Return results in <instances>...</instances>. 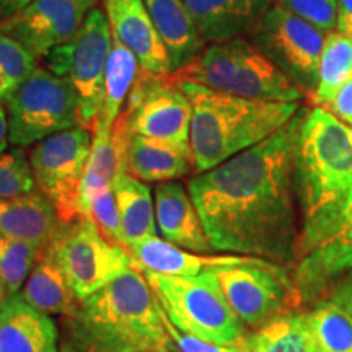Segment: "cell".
I'll list each match as a JSON object with an SVG mask.
<instances>
[{"mask_svg": "<svg viewBox=\"0 0 352 352\" xmlns=\"http://www.w3.org/2000/svg\"><path fill=\"white\" fill-rule=\"evenodd\" d=\"M307 109L264 142L189 182V195L215 253L256 256L294 271L302 220L294 157Z\"/></svg>", "mask_w": 352, "mask_h": 352, "instance_id": "1", "label": "cell"}, {"mask_svg": "<svg viewBox=\"0 0 352 352\" xmlns=\"http://www.w3.org/2000/svg\"><path fill=\"white\" fill-rule=\"evenodd\" d=\"M294 186L302 220V258L331 239L352 199V126L321 107L307 109L303 118Z\"/></svg>", "mask_w": 352, "mask_h": 352, "instance_id": "2", "label": "cell"}, {"mask_svg": "<svg viewBox=\"0 0 352 352\" xmlns=\"http://www.w3.org/2000/svg\"><path fill=\"white\" fill-rule=\"evenodd\" d=\"M65 328L76 352L175 351L164 308L139 266L77 300Z\"/></svg>", "mask_w": 352, "mask_h": 352, "instance_id": "3", "label": "cell"}, {"mask_svg": "<svg viewBox=\"0 0 352 352\" xmlns=\"http://www.w3.org/2000/svg\"><path fill=\"white\" fill-rule=\"evenodd\" d=\"M192 108L191 153L196 173L264 142L298 113V103H272L179 80Z\"/></svg>", "mask_w": 352, "mask_h": 352, "instance_id": "4", "label": "cell"}, {"mask_svg": "<svg viewBox=\"0 0 352 352\" xmlns=\"http://www.w3.org/2000/svg\"><path fill=\"white\" fill-rule=\"evenodd\" d=\"M178 80L199 83L215 91L241 98L298 103L305 94L254 46L252 39L236 38L208 44L199 56L175 74Z\"/></svg>", "mask_w": 352, "mask_h": 352, "instance_id": "5", "label": "cell"}, {"mask_svg": "<svg viewBox=\"0 0 352 352\" xmlns=\"http://www.w3.org/2000/svg\"><path fill=\"white\" fill-rule=\"evenodd\" d=\"M208 270L246 329H258L300 307L294 271L256 256L219 254Z\"/></svg>", "mask_w": 352, "mask_h": 352, "instance_id": "6", "label": "cell"}, {"mask_svg": "<svg viewBox=\"0 0 352 352\" xmlns=\"http://www.w3.org/2000/svg\"><path fill=\"white\" fill-rule=\"evenodd\" d=\"M175 328L220 346L245 341L246 328L228 305L208 267L197 276L178 277L142 271Z\"/></svg>", "mask_w": 352, "mask_h": 352, "instance_id": "7", "label": "cell"}, {"mask_svg": "<svg viewBox=\"0 0 352 352\" xmlns=\"http://www.w3.org/2000/svg\"><path fill=\"white\" fill-rule=\"evenodd\" d=\"M47 250L63 270L77 300H82L135 267L126 248L109 241L87 215L63 222Z\"/></svg>", "mask_w": 352, "mask_h": 352, "instance_id": "8", "label": "cell"}, {"mask_svg": "<svg viewBox=\"0 0 352 352\" xmlns=\"http://www.w3.org/2000/svg\"><path fill=\"white\" fill-rule=\"evenodd\" d=\"M111 47L113 33L107 13L95 7L76 36L46 56V67L76 91L80 126L88 131H94L98 120Z\"/></svg>", "mask_w": 352, "mask_h": 352, "instance_id": "9", "label": "cell"}, {"mask_svg": "<svg viewBox=\"0 0 352 352\" xmlns=\"http://www.w3.org/2000/svg\"><path fill=\"white\" fill-rule=\"evenodd\" d=\"M3 104L13 147H32L57 132L80 126L76 91L47 67L38 65Z\"/></svg>", "mask_w": 352, "mask_h": 352, "instance_id": "10", "label": "cell"}, {"mask_svg": "<svg viewBox=\"0 0 352 352\" xmlns=\"http://www.w3.org/2000/svg\"><path fill=\"white\" fill-rule=\"evenodd\" d=\"M122 113L131 134L168 144L192 157V108L175 76L140 69Z\"/></svg>", "mask_w": 352, "mask_h": 352, "instance_id": "11", "label": "cell"}, {"mask_svg": "<svg viewBox=\"0 0 352 352\" xmlns=\"http://www.w3.org/2000/svg\"><path fill=\"white\" fill-rule=\"evenodd\" d=\"M91 139V131L76 126L39 140L28 152L38 191L51 201L63 222L80 215V191Z\"/></svg>", "mask_w": 352, "mask_h": 352, "instance_id": "12", "label": "cell"}, {"mask_svg": "<svg viewBox=\"0 0 352 352\" xmlns=\"http://www.w3.org/2000/svg\"><path fill=\"white\" fill-rule=\"evenodd\" d=\"M327 36V32L294 15L279 3H272L250 38L303 94H315Z\"/></svg>", "mask_w": 352, "mask_h": 352, "instance_id": "13", "label": "cell"}, {"mask_svg": "<svg viewBox=\"0 0 352 352\" xmlns=\"http://www.w3.org/2000/svg\"><path fill=\"white\" fill-rule=\"evenodd\" d=\"M98 0H32L19 13L3 19L0 32L19 41L36 59L76 36Z\"/></svg>", "mask_w": 352, "mask_h": 352, "instance_id": "14", "label": "cell"}, {"mask_svg": "<svg viewBox=\"0 0 352 352\" xmlns=\"http://www.w3.org/2000/svg\"><path fill=\"white\" fill-rule=\"evenodd\" d=\"M352 271V199L328 241L298 259L294 267L302 305L311 307Z\"/></svg>", "mask_w": 352, "mask_h": 352, "instance_id": "15", "label": "cell"}, {"mask_svg": "<svg viewBox=\"0 0 352 352\" xmlns=\"http://www.w3.org/2000/svg\"><path fill=\"white\" fill-rule=\"evenodd\" d=\"M103 6L113 36L138 57L140 67L158 76H175L144 0H103Z\"/></svg>", "mask_w": 352, "mask_h": 352, "instance_id": "16", "label": "cell"}, {"mask_svg": "<svg viewBox=\"0 0 352 352\" xmlns=\"http://www.w3.org/2000/svg\"><path fill=\"white\" fill-rule=\"evenodd\" d=\"M155 220L157 230L170 243L197 254L215 253L195 201L182 183H158Z\"/></svg>", "mask_w": 352, "mask_h": 352, "instance_id": "17", "label": "cell"}, {"mask_svg": "<svg viewBox=\"0 0 352 352\" xmlns=\"http://www.w3.org/2000/svg\"><path fill=\"white\" fill-rule=\"evenodd\" d=\"M206 44L252 36L272 0H184Z\"/></svg>", "mask_w": 352, "mask_h": 352, "instance_id": "18", "label": "cell"}, {"mask_svg": "<svg viewBox=\"0 0 352 352\" xmlns=\"http://www.w3.org/2000/svg\"><path fill=\"white\" fill-rule=\"evenodd\" d=\"M59 333L50 315L33 308L20 294L0 305V352H59Z\"/></svg>", "mask_w": 352, "mask_h": 352, "instance_id": "19", "label": "cell"}, {"mask_svg": "<svg viewBox=\"0 0 352 352\" xmlns=\"http://www.w3.org/2000/svg\"><path fill=\"white\" fill-rule=\"evenodd\" d=\"M144 3L168 51L173 74L182 72L208 46L186 3L184 0H144Z\"/></svg>", "mask_w": 352, "mask_h": 352, "instance_id": "20", "label": "cell"}, {"mask_svg": "<svg viewBox=\"0 0 352 352\" xmlns=\"http://www.w3.org/2000/svg\"><path fill=\"white\" fill-rule=\"evenodd\" d=\"M59 223L54 206L39 191L0 199V235L47 246Z\"/></svg>", "mask_w": 352, "mask_h": 352, "instance_id": "21", "label": "cell"}, {"mask_svg": "<svg viewBox=\"0 0 352 352\" xmlns=\"http://www.w3.org/2000/svg\"><path fill=\"white\" fill-rule=\"evenodd\" d=\"M308 315L318 352H352V277L324 294Z\"/></svg>", "mask_w": 352, "mask_h": 352, "instance_id": "22", "label": "cell"}, {"mask_svg": "<svg viewBox=\"0 0 352 352\" xmlns=\"http://www.w3.org/2000/svg\"><path fill=\"white\" fill-rule=\"evenodd\" d=\"M195 170L192 157L142 135L131 134L127 145L126 173L144 183L178 182Z\"/></svg>", "mask_w": 352, "mask_h": 352, "instance_id": "23", "label": "cell"}, {"mask_svg": "<svg viewBox=\"0 0 352 352\" xmlns=\"http://www.w3.org/2000/svg\"><path fill=\"white\" fill-rule=\"evenodd\" d=\"M113 191L120 209L127 252L132 246L157 236L155 204L151 188L134 176L121 173L114 179Z\"/></svg>", "mask_w": 352, "mask_h": 352, "instance_id": "24", "label": "cell"}, {"mask_svg": "<svg viewBox=\"0 0 352 352\" xmlns=\"http://www.w3.org/2000/svg\"><path fill=\"white\" fill-rule=\"evenodd\" d=\"M19 294L26 303L46 315L65 316L77 303L76 294L47 246Z\"/></svg>", "mask_w": 352, "mask_h": 352, "instance_id": "25", "label": "cell"}, {"mask_svg": "<svg viewBox=\"0 0 352 352\" xmlns=\"http://www.w3.org/2000/svg\"><path fill=\"white\" fill-rule=\"evenodd\" d=\"M243 344L250 352H318L308 310L277 316L246 334Z\"/></svg>", "mask_w": 352, "mask_h": 352, "instance_id": "26", "label": "cell"}, {"mask_svg": "<svg viewBox=\"0 0 352 352\" xmlns=\"http://www.w3.org/2000/svg\"><path fill=\"white\" fill-rule=\"evenodd\" d=\"M129 253L142 271L178 277L201 274L217 259L214 254L191 253L158 236L132 246Z\"/></svg>", "mask_w": 352, "mask_h": 352, "instance_id": "27", "label": "cell"}, {"mask_svg": "<svg viewBox=\"0 0 352 352\" xmlns=\"http://www.w3.org/2000/svg\"><path fill=\"white\" fill-rule=\"evenodd\" d=\"M140 64L124 44L113 36V47L104 72L103 100L96 124L113 126L126 107V101L140 72ZM95 124V126H96ZM95 129V127H94Z\"/></svg>", "mask_w": 352, "mask_h": 352, "instance_id": "28", "label": "cell"}, {"mask_svg": "<svg viewBox=\"0 0 352 352\" xmlns=\"http://www.w3.org/2000/svg\"><path fill=\"white\" fill-rule=\"evenodd\" d=\"M352 78V39L344 34L328 33L320 59L318 87L314 100L315 103L329 107L334 96Z\"/></svg>", "mask_w": 352, "mask_h": 352, "instance_id": "29", "label": "cell"}, {"mask_svg": "<svg viewBox=\"0 0 352 352\" xmlns=\"http://www.w3.org/2000/svg\"><path fill=\"white\" fill-rule=\"evenodd\" d=\"M46 246L0 235V280L7 296H15L23 287Z\"/></svg>", "mask_w": 352, "mask_h": 352, "instance_id": "30", "label": "cell"}, {"mask_svg": "<svg viewBox=\"0 0 352 352\" xmlns=\"http://www.w3.org/2000/svg\"><path fill=\"white\" fill-rule=\"evenodd\" d=\"M36 69V57L0 32V101H6Z\"/></svg>", "mask_w": 352, "mask_h": 352, "instance_id": "31", "label": "cell"}, {"mask_svg": "<svg viewBox=\"0 0 352 352\" xmlns=\"http://www.w3.org/2000/svg\"><path fill=\"white\" fill-rule=\"evenodd\" d=\"M38 191L32 166L23 151L15 147L13 151L0 153V199L16 197Z\"/></svg>", "mask_w": 352, "mask_h": 352, "instance_id": "32", "label": "cell"}, {"mask_svg": "<svg viewBox=\"0 0 352 352\" xmlns=\"http://www.w3.org/2000/svg\"><path fill=\"white\" fill-rule=\"evenodd\" d=\"M87 217H90L95 222V226L100 228L107 239L114 245H120L127 250L124 233H122L120 209H118L116 196H114L113 186L104 188L94 197V201L88 206Z\"/></svg>", "mask_w": 352, "mask_h": 352, "instance_id": "33", "label": "cell"}, {"mask_svg": "<svg viewBox=\"0 0 352 352\" xmlns=\"http://www.w3.org/2000/svg\"><path fill=\"white\" fill-rule=\"evenodd\" d=\"M276 3L323 32H336L338 0H276Z\"/></svg>", "mask_w": 352, "mask_h": 352, "instance_id": "34", "label": "cell"}, {"mask_svg": "<svg viewBox=\"0 0 352 352\" xmlns=\"http://www.w3.org/2000/svg\"><path fill=\"white\" fill-rule=\"evenodd\" d=\"M166 329H168V334L171 341H173V344L182 352H240L241 346H243V342L235 346H220L212 344V342L208 341L197 340V338L189 336V334H184L179 331L178 328H175L173 324L170 323L168 318H166Z\"/></svg>", "mask_w": 352, "mask_h": 352, "instance_id": "35", "label": "cell"}, {"mask_svg": "<svg viewBox=\"0 0 352 352\" xmlns=\"http://www.w3.org/2000/svg\"><path fill=\"white\" fill-rule=\"evenodd\" d=\"M329 109L336 118L352 126V78L341 88L340 94L329 103Z\"/></svg>", "mask_w": 352, "mask_h": 352, "instance_id": "36", "label": "cell"}, {"mask_svg": "<svg viewBox=\"0 0 352 352\" xmlns=\"http://www.w3.org/2000/svg\"><path fill=\"white\" fill-rule=\"evenodd\" d=\"M336 32L352 39V0H338Z\"/></svg>", "mask_w": 352, "mask_h": 352, "instance_id": "37", "label": "cell"}, {"mask_svg": "<svg viewBox=\"0 0 352 352\" xmlns=\"http://www.w3.org/2000/svg\"><path fill=\"white\" fill-rule=\"evenodd\" d=\"M32 0H0V16L2 19H8V16L19 13Z\"/></svg>", "mask_w": 352, "mask_h": 352, "instance_id": "38", "label": "cell"}, {"mask_svg": "<svg viewBox=\"0 0 352 352\" xmlns=\"http://www.w3.org/2000/svg\"><path fill=\"white\" fill-rule=\"evenodd\" d=\"M8 144H10V139H8V120H7V109L3 101H0V153L7 152Z\"/></svg>", "mask_w": 352, "mask_h": 352, "instance_id": "39", "label": "cell"}, {"mask_svg": "<svg viewBox=\"0 0 352 352\" xmlns=\"http://www.w3.org/2000/svg\"><path fill=\"white\" fill-rule=\"evenodd\" d=\"M6 297H7V294H6V289H3V284H2V280H0V305H2V302L6 300Z\"/></svg>", "mask_w": 352, "mask_h": 352, "instance_id": "40", "label": "cell"}, {"mask_svg": "<svg viewBox=\"0 0 352 352\" xmlns=\"http://www.w3.org/2000/svg\"><path fill=\"white\" fill-rule=\"evenodd\" d=\"M240 352H250L248 349H246V347H245V344L243 346H241V351Z\"/></svg>", "mask_w": 352, "mask_h": 352, "instance_id": "41", "label": "cell"}, {"mask_svg": "<svg viewBox=\"0 0 352 352\" xmlns=\"http://www.w3.org/2000/svg\"><path fill=\"white\" fill-rule=\"evenodd\" d=\"M157 352H176V351H170V349H165V351H157Z\"/></svg>", "mask_w": 352, "mask_h": 352, "instance_id": "42", "label": "cell"}, {"mask_svg": "<svg viewBox=\"0 0 352 352\" xmlns=\"http://www.w3.org/2000/svg\"><path fill=\"white\" fill-rule=\"evenodd\" d=\"M347 277H352V271H351V272H349V276H347Z\"/></svg>", "mask_w": 352, "mask_h": 352, "instance_id": "43", "label": "cell"}]
</instances>
